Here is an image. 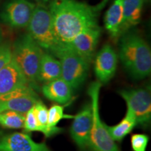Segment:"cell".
<instances>
[{
  "instance_id": "obj_13",
  "label": "cell",
  "mask_w": 151,
  "mask_h": 151,
  "mask_svg": "<svg viewBox=\"0 0 151 151\" xmlns=\"http://www.w3.org/2000/svg\"><path fill=\"white\" fill-rule=\"evenodd\" d=\"M0 151H52L45 143H37L27 132L0 137Z\"/></svg>"
},
{
  "instance_id": "obj_27",
  "label": "cell",
  "mask_w": 151,
  "mask_h": 151,
  "mask_svg": "<svg viewBox=\"0 0 151 151\" xmlns=\"http://www.w3.org/2000/svg\"><path fill=\"white\" fill-rule=\"evenodd\" d=\"M1 41H2V32H1V28H0V45L1 44Z\"/></svg>"
},
{
  "instance_id": "obj_8",
  "label": "cell",
  "mask_w": 151,
  "mask_h": 151,
  "mask_svg": "<svg viewBox=\"0 0 151 151\" xmlns=\"http://www.w3.org/2000/svg\"><path fill=\"white\" fill-rule=\"evenodd\" d=\"M39 100L29 85L21 86L0 96V112L11 111L25 114Z\"/></svg>"
},
{
  "instance_id": "obj_28",
  "label": "cell",
  "mask_w": 151,
  "mask_h": 151,
  "mask_svg": "<svg viewBox=\"0 0 151 151\" xmlns=\"http://www.w3.org/2000/svg\"><path fill=\"white\" fill-rule=\"evenodd\" d=\"M36 1H39V2H41V3H46L48 2V1H50V0H36Z\"/></svg>"
},
{
  "instance_id": "obj_25",
  "label": "cell",
  "mask_w": 151,
  "mask_h": 151,
  "mask_svg": "<svg viewBox=\"0 0 151 151\" xmlns=\"http://www.w3.org/2000/svg\"><path fill=\"white\" fill-rule=\"evenodd\" d=\"M12 58V49L8 43L0 45V70Z\"/></svg>"
},
{
  "instance_id": "obj_5",
  "label": "cell",
  "mask_w": 151,
  "mask_h": 151,
  "mask_svg": "<svg viewBox=\"0 0 151 151\" xmlns=\"http://www.w3.org/2000/svg\"><path fill=\"white\" fill-rule=\"evenodd\" d=\"M28 34L43 50L53 55L60 48L52 29L50 11L39 5L35 10L27 25Z\"/></svg>"
},
{
  "instance_id": "obj_22",
  "label": "cell",
  "mask_w": 151,
  "mask_h": 151,
  "mask_svg": "<svg viewBox=\"0 0 151 151\" xmlns=\"http://www.w3.org/2000/svg\"><path fill=\"white\" fill-rule=\"evenodd\" d=\"M65 106L60 104H54L51 106L48 110V127L55 128L57 124L61 121L62 119H73L74 116L65 114L64 113Z\"/></svg>"
},
{
  "instance_id": "obj_17",
  "label": "cell",
  "mask_w": 151,
  "mask_h": 151,
  "mask_svg": "<svg viewBox=\"0 0 151 151\" xmlns=\"http://www.w3.org/2000/svg\"><path fill=\"white\" fill-rule=\"evenodd\" d=\"M123 18L122 0H115L105 15V27L113 39L121 35V26Z\"/></svg>"
},
{
  "instance_id": "obj_20",
  "label": "cell",
  "mask_w": 151,
  "mask_h": 151,
  "mask_svg": "<svg viewBox=\"0 0 151 151\" xmlns=\"http://www.w3.org/2000/svg\"><path fill=\"white\" fill-rule=\"evenodd\" d=\"M35 114L39 124V132L43 134L46 138L58 134L63 131L62 128L56 127L51 128L48 127V110L46 106L42 101L39 100L33 106Z\"/></svg>"
},
{
  "instance_id": "obj_4",
  "label": "cell",
  "mask_w": 151,
  "mask_h": 151,
  "mask_svg": "<svg viewBox=\"0 0 151 151\" xmlns=\"http://www.w3.org/2000/svg\"><path fill=\"white\" fill-rule=\"evenodd\" d=\"M101 85L99 81L92 82L88 90V94L91 99L90 104L92 111V124L88 149L91 151H120L111 138L106 124L101 121L100 118L99 98Z\"/></svg>"
},
{
  "instance_id": "obj_2",
  "label": "cell",
  "mask_w": 151,
  "mask_h": 151,
  "mask_svg": "<svg viewBox=\"0 0 151 151\" xmlns=\"http://www.w3.org/2000/svg\"><path fill=\"white\" fill-rule=\"evenodd\" d=\"M119 58L135 80H142L150 74V48L139 35L129 33L122 36L119 46Z\"/></svg>"
},
{
  "instance_id": "obj_18",
  "label": "cell",
  "mask_w": 151,
  "mask_h": 151,
  "mask_svg": "<svg viewBox=\"0 0 151 151\" xmlns=\"http://www.w3.org/2000/svg\"><path fill=\"white\" fill-rule=\"evenodd\" d=\"M144 0H122L123 18L121 34L139 23Z\"/></svg>"
},
{
  "instance_id": "obj_7",
  "label": "cell",
  "mask_w": 151,
  "mask_h": 151,
  "mask_svg": "<svg viewBox=\"0 0 151 151\" xmlns=\"http://www.w3.org/2000/svg\"><path fill=\"white\" fill-rule=\"evenodd\" d=\"M118 93L134 115L137 125L145 127L151 120V95L148 88L121 90Z\"/></svg>"
},
{
  "instance_id": "obj_10",
  "label": "cell",
  "mask_w": 151,
  "mask_h": 151,
  "mask_svg": "<svg viewBox=\"0 0 151 151\" xmlns=\"http://www.w3.org/2000/svg\"><path fill=\"white\" fill-rule=\"evenodd\" d=\"M70 127L71 139L81 151L88 149L92 124V111L90 104H86L73 117Z\"/></svg>"
},
{
  "instance_id": "obj_9",
  "label": "cell",
  "mask_w": 151,
  "mask_h": 151,
  "mask_svg": "<svg viewBox=\"0 0 151 151\" xmlns=\"http://www.w3.org/2000/svg\"><path fill=\"white\" fill-rule=\"evenodd\" d=\"M28 0H10L0 13V18L6 25L12 28L27 27L35 8Z\"/></svg>"
},
{
  "instance_id": "obj_24",
  "label": "cell",
  "mask_w": 151,
  "mask_h": 151,
  "mask_svg": "<svg viewBox=\"0 0 151 151\" xmlns=\"http://www.w3.org/2000/svg\"><path fill=\"white\" fill-rule=\"evenodd\" d=\"M23 128L27 133L39 132V124L36 118L33 106L24 114Z\"/></svg>"
},
{
  "instance_id": "obj_12",
  "label": "cell",
  "mask_w": 151,
  "mask_h": 151,
  "mask_svg": "<svg viewBox=\"0 0 151 151\" xmlns=\"http://www.w3.org/2000/svg\"><path fill=\"white\" fill-rule=\"evenodd\" d=\"M118 55L113 47L106 44L99 50L94 60V70L96 77L101 84L107 83L116 73Z\"/></svg>"
},
{
  "instance_id": "obj_14",
  "label": "cell",
  "mask_w": 151,
  "mask_h": 151,
  "mask_svg": "<svg viewBox=\"0 0 151 151\" xmlns=\"http://www.w3.org/2000/svg\"><path fill=\"white\" fill-rule=\"evenodd\" d=\"M29 85L22 71L14 60H11L0 70V96Z\"/></svg>"
},
{
  "instance_id": "obj_19",
  "label": "cell",
  "mask_w": 151,
  "mask_h": 151,
  "mask_svg": "<svg viewBox=\"0 0 151 151\" xmlns=\"http://www.w3.org/2000/svg\"><path fill=\"white\" fill-rule=\"evenodd\" d=\"M137 125V120L134 115L129 109H127L125 116L118 124L114 126H108L106 124V127L113 140L115 141H121Z\"/></svg>"
},
{
  "instance_id": "obj_15",
  "label": "cell",
  "mask_w": 151,
  "mask_h": 151,
  "mask_svg": "<svg viewBox=\"0 0 151 151\" xmlns=\"http://www.w3.org/2000/svg\"><path fill=\"white\" fill-rule=\"evenodd\" d=\"M59 78H61L60 60L49 52L43 51L36 78L37 84H46Z\"/></svg>"
},
{
  "instance_id": "obj_26",
  "label": "cell",
  "mask_w": 151,
  "mask_h": 151,
  "mask_svg": "<svg viewBox=\"0 0 151 151\" xmlns=\"http://www.w3.org/2000/svg\"><path fill=\"white\" fill-rule=\"evenodd\" d=\"M107 1H108V0H103V1H102V2H101V4H100L99 6H98V7H99L100 9H101V8H102V7L104 6V5L107 2ZM98 7H97V8H98Z\"/></svg>"
},
{
  "instance_id": "obj_3",
  "label": "cell",
  "mask_w": 151,
  "mask_h": 151,
  "mask_svg": "<svg viewBox=\"0 0 151 151\" xmlns=\"http://www.w3.org/2000/svg\"><path fill=\"white\" fill-rule=\"evenodd\" d=\"M43 52L35 40L26 34L16 40L12 50V59L22 71L34 90L39 89L36 78Z\"/></svg>"
},
{
  "instance_id": "obj_21",
  "label": "cell",
  "mask_w": 151,
  "mask_h": 151,
  "mask_svg": "<svg viewBox=\"0 0 151 151\" xmlns=\"http://www.w3.org/2000/svg\"><path fill=\"white\" fill-rule=\"evenodd\" d=\"M24 114L16 111L0 112V126L4 128L18 129L23 128Z\"/></svg>"
},
{
  "instance_id": "obj_6",
  "label": "cell",
  "mask_w": 151,
  "mask_h": 151,
  "mask_svg": "<svg viewBox=\"0 0 151 151\" xmlns=\"http://www.w3.org/2000/svg\"><path fill=\"white\" fill-rule=\"evenodd\" d=\"M53 56L60 62L61 78L73 90L80 88L88 77L90 63L67 46L60 47Z\"/></svg>"
},
{
  "instance_id": "obj_23",
  "label": "cell",
  "mask_w": 151,
  "mask_h": 151,
  "mask_svg": "<svg viewBox=\"0 0 151 151\" xmlns=\"http://www.w3.org/2000/svg\"><path fill=\"white\" fill-rule=\"evenodd\" d=\"M149 137L145 134H134L131 137V146L133 151H146Z\"/></svg>"
},
{
  "instance_id": "obj_11",
  "label": "cell",
  "mask_w": 151,
  "mask_h": 151,
  "mask_svg": "<svg viewBox=\"0 0 151 151\" xmlns=\"http://www.w3.org/2000/svg\"><path fill=\"white\" fill-rule=\"evenodd\" d=\"M101 35L99 26L90 27L76 35L67 47L90 64Z\"/></svg>"
},
{
  "instance_id": "obj_1",
  "label": "cell",
  "mask_w": 151,
  "mask_h": 151,
  "mask_svg": "<svg viewBox=\"0 0 151 151\" xmlns=\"http://www.w3.org/2000/svg\"><path fill=\"white\" fill-rule=\"evenodd\" d=\"M49 11L60 47L67 46L83 30L98 26L97 9L77 0H52Z\"/></svg>"
},
{
  "instance_id": "obj_16",
  "label": "cell",
  "mask_w": 151,
  "mask_h": 151,
  "mask_svg": "<svg viewBox=\"0 0 151 151\" xmlns=\"http://www.w3.org/2000/svg\"><path fill=\"white\" fill-rule=\"evenodd\" d=\"M43 95L50 101L59 104L69 102L72 97V88L62 78L43 84L41 88Z\"/></svg>"
}]
</instances>
